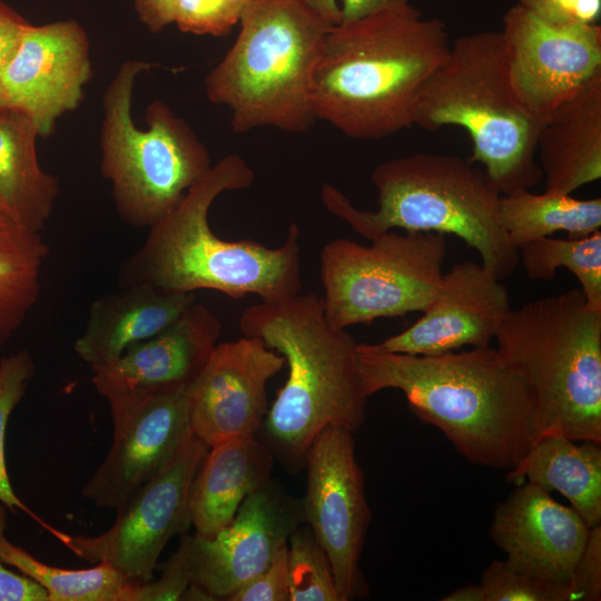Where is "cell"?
I'll return each instance as SVG.
<instances>
[{"mask_svg":"<svg viewBox=\"0 0 601 601\" xmlns=\"http://www.w3.org/2000/svg\"><path fill=\"white\" fill-rule=\"evenodd\" d=\"M357 365L367 397L401 391L410 411L472 464L509 471L540 436L533 391L491 346L410 355L364 343Z\"/></svg>","mask_w":601,"mask_h":601,"instance_id":"obj_1","label":"cell"},{"mask_svg":"<svg viewBox=\"0 0 601 601\" xmlns=\"http://www.w3.org/2000/svg\"><path fill=\"white\" fill-rule=\"evenodd\" d=\"M450 48L446 23L411 3L331 27L312 78L316 119L358 140L413 127L421 93Z\"/></svg>","mask_w":601,"mask_h":601,"instance_id":"obj_2","label":"cell"},{"mask_svg":"<svg viewBox=\"0 0 601 601\" xmlns=\"http://www.w3.org/2000/svg\"><path fill=\"white\" fill-rule=\"evenodd\" d=\"M255 173L237 154L218 160L180 201L149 227L142 245L119 270L120 287L149 285L175 293L211 289L231 298L257 295L279 303L302 290L299 229L290 221L285 243L270 248L214 234L209 209L225 191L249 187Z\"/></svg>","mask_w":601,"mask_h":601,"instance_id":"obj_3","label":"cell"},{"mask_svg":"<svg viewBox=\"0 0 601 601\" xmlns=\"http://www.w3.org/2000/svg\"><path fill=\"white\" fill-rule=\"evenodd\" d=\"M245 336L259 337L285 358L288 375L267 411L264 425L274 444L304 457L327 426L356 432L366 420L367 396L357 342L326 321L322 297L297 294L279 303H258L239 318Z\"/></svg>","mask_w":601,"mask_h":601,"instance_id":"obj_4","label":"cell"},{"mask_svg":"<svg viewBox=\"0 0 601 601\" xmlns=\"http://www.w3.org/2000/svg\"><path fill=\"white\" fill-rule=\"evenodd\" d=\"M371 180L376 210L356 208L335 186L321 190L325 208L371 240L396 228L451 234L475 249L501 280L519 266V249L499 216L500 194L484 170L455 155L420 152L377 165Z\"/></svg>","mask_w":601,"mask_h":601,"instance_id":"obj_5","label":"cell"},{"mask_svg":"<svg viewBox=\"0 0 601 601\" xmlns=\"http://www.w3.org/2000/svg\"><path fill=\"white\" fill-rule=\"evenodd\" d=\"M542 124L518 99L502 32L494 30L463 35L451 42L414 114V126L424 130L463 128L473 146L469 160L484 167L500 195L531 189L543 178L536 160Z\"/></svg>","mask_w":601,"mask_h":601,"instance_id":"obj_6","label":"cell"},{"mask_svg":"<svg viewBox=\"0 0 601 601\" xmlns=\"http://www.w3.org/2000/svg\"><path fill=\"white\" fill-rule=\"evenodd\" d=\"M239 33L208 72L211 104L230 110L234 132L255 128L302 134L317 120L312 78L331 27L299 0H248Z\"/></svg>","mask_w":601,"mask_h":601,"instance_id":"obj_7","label":"cell"},{"mask_svg":"<svg viewBox=\"0 0 601 601\" xmlns=\"http://www.w3.org/2000/svg\"><path fill=\"white\" fill-rule=\"evenodd\" d=\"M494 339L536 397L539 439L601 443V311L580 289L511 308Z\"/></svg>","mask_w":601,"mask_h":601,"instance_id":"obj_8","label":"cell"},{"mask_svg":"<svg viewBox=\"0 0 601 601\" xmlns=\"http://www.w3.org/2000/svg\"><path fill=\"white\" fill-rule=\"evenodd\" d=\"M151 67L126 60L102 95L100 171L111 185L119 217L139 228L168 214L213 166L207 147L162 100L148 105V128L136 126L135 82Z\"/></svg>","mask_w":601,"mask_h":601,"instance_id":"obj_9","label":"cell"},{"mask_svg":"<svg viewBox=\"0 0 601 601\" xmlns=\"http://www.w3.org/2000/svg\"><path fill=\"white\" fill-rule=\"evenodd\" d=\"M445 236L387 230L365 246L347 238L327 243L319 259L323 306L338 329L423 312L443 276Z\"/></svg>","mask_w":601,"mask_h":601,"instance_id":"obj_10","label":"cell"},{"mask_svg":"<svg viewBox=\"0 0 601 601\" xmlns=\"http://www.w3.org/2000/svg\"><path fill=\"white\" fill-rule=\"evenodd\" d=\"M208 449L194 435L162 472L116 511L117 518L108 530L93 536L60 532L57 539L92 564H110L130 583L150 582L168 541L191 525L189 487Z\"/></svg>","mask_w":601,"mask_h":601,"instance_id":"obj_11","label":"cell"},{"mask_svg":"<svg viewBox=\"0 0 601 601\" xmlns=\"http://www.w3.org/2000/svg\"><path fill=\"white\" fill-rule=\"evenodd\" d=\"M114 426L105 459L82 487L98 508L117 511L193 440L186 387L105 397Z\"/></svg>","mask_w":601,"mask_h":601,"instance_id":"obj_12","label":"cell"},{"mask_svg":"<svg viewBox=\"0 0 601 601\" xmlns=\"http://www.w3.org/2000/svg\"><path fill=\"white\" fill-rule=\"evenodd\" d=\"M353 434L327 426L314 437L304 456L306 493L300 501L304 523L329 560L341 601L367 593L358 562L372 513Z\"/></svg>","mask_w":601,"mask_h":601,"instance_id":"obj_13","label":"cell"},{"mask_svg":"<svg viewBox=\"0 0 601 601\" xmlns=\"http://www.w3.org/2000/svg\"><path fill=\"white\" fill-rule=\"evenodd\" d=\"M501 30L513 90L523 107L544 121L601 72V26H553L518 3Z\"/></svg>","mask_w":601,"mask_h":601,"instance_id":"obj_14","label":"cell"},{"mask_svg":"<svg viewBox=\"0 0 601 601\" xmlns=\"http://www.w3.org/2000/svg\"><path fill=\"white\" fill-rule=\"evenodd\" d=\"M92 77L89 38L76 20L29 24L0 80L3 108L26 114L40 137L75 110Z\"/></svg>","mask_w":601,"mask_h":601,"instance_id":"obj_15","label":"cell"},{"mask_svg":"<svg viewBox=\"0 0 601 601\" xmlns=\"http://www.w3.org/2000/svg\"><path fill=\"white\" fill-rule=\"evenodd\" d=\"M303 523L302 502L269 479L245 497L230 523L214 536L190 535L191 583L214 600H228L267 568Z\"/></svg>","mask_w":601,"mask_h":601,"instance_id":"obj_16","label":"cell"},{"mask_svg":"<svg viewBox=\"0 0 601 601\" xmlns=\"http://www.w3.org/2000/svg\"><path fill=\"white\" fill-rule=\"evenodd\" d=\"M285 358L259 338L217 343L199 374L186 387L193 434L208 447L255 436L267 414V382Z\"/></svg>","mask_w":601,"mask_h":601,"instance_id":"obj_17","label":"cell"},{"mask_svg":"<svg viewBox=\"0 0 601 601\" xmlns=\"http://www.w3.org/2000/svg\"><path fill=\"white\" fill-rule=\"evenodd\" d=\"M511 311L506 287L482 263H457L443 274L423 315L375 346L410 355H437L490 346Z\"/></svg>","mask_w":601,"mask_h":601,"instance_id":"obj_18","label":"cell"},{"mask_svg":"<svg viewBox=\"0 0 601 601\" xmlns=\"http://www.w3.org/2000/svg\"><path fill=\"white\" fill-rule=\"evenodd\" d=\"M489 533L513 568L566 585L590 528L573 508L560 504L550 492L524 481L497 504Z\"/></svg>","mask_w":601,"mask_h":601,"instance_id":"obj_19","label":"cell"},{"mask_svg":"<svg viewBox=\"0 0 601 601\" xmlns=\"http://www.w3.org/2000/svg\"><path fill=\"white\" fill-rule=\"evenodd\" d=\"M221 329L215 313L196 300L154 336L91 367L92 384L102 397L187 387L208 361Z\"/></svg>","mask_w":601,"mask_h":601,"instance_id":"obj_20","label":"cell"},{"mask_svg":"<svg viewBox=\"0 0 601 601\" xmlns=\"http://www.w3.org/2000/svg\"><path fill=\"white\" fill-rule=\"evenodd\" d=\"M196 299V293L149 285L120 287L92 302L73 349L91 367L114 361L128 347L164 329Z\"/></svg>","mask_w":601,"mask_h":601,"instance_id":"obj_21","label":"cell"},{"mask_svg":"<svg viewBox=\"0 0 601 601\" xmlns=\"http://www.w3.org/2000/svg\"><path fill=\"white\" fill-rule=\"evenodd\" d=\"M536 156L544 190L572 194L601 177V72L543 121Z\"/></svg>","mask_w":601,"mask_h":601,"instance_id":"obj_22","label":"cell"},{"mask_svg":"<svg viewBox=\"0 0 601 601\" xmlns=\"http://www.w3.org/2000/svg\"><path fill=\"white\" fill-rule=\"evenodd\" d=\"M273 465L272 453L255 436L210 446L189 487L195 534L211 538L228 525L245 497L270 479Z\"/></svg>","mask_w":601,"mask_h":601,"instance_id":"obj_23","label":"cell"},{"mask_svg":"<svg viewBox=\"0 0 601 601\" xmlns=\"http://www.w3.org/2000/svg\"><path fill=\"white\" fill-rule=\"evenodd\" d=\"M581 442L562 435L538 439L506 481L518 485L526 480L561 493L591 529L601 525V443Z\"/></svg>","mask_w":601,"mask_h":601,"instance_id":"obj_24","label":"cell"},{"mask_svg":"<svg viewBox=\"0 0 601 601\" xmlns=\"http://www.w3.org/2000/svg\"><path fill=\"white\" fill-rule=\"evenodd\" d=\"M38 137L26 114L0 110V200L23 225L41 233L58 198L59 181L39 162Z\"/></svg>","mask_w":601,"mask_h":601,"instance_id":"obj_25","label":"cell"},{"mask_svg":"<svg viewBox=\"0 0 601 601\" xmlns=\"http://www.w3.org/2000/svg\"><path fill=\"white\" fill-rule=\"evenodd\" d=\"M49 246L0 200V347L22 326L41 292Z\"/></svg>","mask_w":601,"mask_h":601,"instance_id":"obj_26","label":"cell"},{"mask_svg":"<svg viewBox=\"0 0 601 601\" xmlns=\"http://www.w3.org/2000/svg\"><path fill=\"white\" fill-rule=\"evenodd\" d=\"M500 221L511 243L522 245L565 231L570 238L588 236L601 227V199H578L570 194L519 190L501 195Z\"/></svg>","mask_w":601,"mask_h":601,"instance_id":"obj_27","label":"cell"},{"mask_svg":"<svg viewBox=\"0 0 601 601\" xmlns=\"http://www.w3.org/2000/svg\"><path fill=\"white\" fill-rule=\"evenodd\" d=\"M0 560L39 582L49 601H120L130 583L108 563L88 569H65L47 564L6 536L0 542Z\"/></svg>","mask_w":601,"mask_h":601,"instance_id":"obj_28","label":"cell"},{"mask_svg":"<svg viewBox=\"0 0 601 601\" xmlns=\"http://www.w3.org/2000/svg\"><path fill=\"white\" fill-rule=\"evenodd\" d=\"M519 263L530 278L541 280H551L558 268H566L587 304L601 311V230L580 238L534 239L519 248Z\"/></svg>","mask_w":601,"mask_h":601,"instance_id":"obj_29","label":"cell"},{"mask_svg":"<svg viewBox=\"0 0 601 601\" xmlns=\"http://www.w3.org/2000/svg\"><path fill=\"white\" fill-rule=\"evenodd\" d=\"M289 601H341L329 560L307 526L287 540Z\"/></svg>","mask_w":601,"mask_h":601,"instance_id":"obj_30","label":"cell"},{"mask_svg":"<svg viewBox=\"0 0 601 601\" xmlns=\"http://www.w3.org/2000/svg\"><path fill=\"white\" fill-rule=\"evenodd\" d=\"M35 370V361L28 349H19L0 357V502L11 511H22L57 538L60 531L46 523L16 494L6 461L7 424L14 407L22 400Z\"/></svg>","mask_w":601,"mask_h":601,"instance_id":"obj_31","label":"cell"},{"mask_svg":"<svg viewBox=\"0 0 601 601\" xmlns=\"http://www.w3.org/2000/svg\"><path fill=\"white\" fill-rule=\"evenodd\" d=\"M484 601H569L566 585L546 582L493 560L482 573Z\"/></svg>","mask_w":601,"mask_h":601,"instance_id":"obj_32","label":"cell"},{"mask_svg":"<svg viewBox=\"0 0 601 601\" xmlns=\"http://www.w3.org/2000/svg\"><path fill=\"white\" fill-rule=\"evenodd\" d=\"M248 0H177L174 20L185 33L224 37L239 23Z\"/></svg>","mask_w":601,"mask_h":601,"instance_id":"obj_33","label":"cell"},{"mask_svg":"<svg viewBox=\"0 0 601 601\" xmlns=\"http://www.w3.org/2000/svg\"><path fill=\"white\" fill-rule=\"evenodd\" d=\"M190 534H181L176 552L167 560L157 581L144 584L128 583L120 595V601H177L191 584L189 561Z\"/></svg>","mask_w":601,"mask_h":601,"instance_id":"obj_34","label":"cell"},{"mask_svg":"<svg viewBox=\"0 0 601 601\" xmlns=\"http://www.w3.org/2000/svg\"><path fill=\"white\" fill-rule=\"evenodd\" d=\"M518 4L553 26L595 24L601 16V0H518Z\"/></svg>","mask_w":601,"mask_h":601,"instance_id":"obj_35","label":"cell"},{"mask_svg":"<svg viewBox=\"0 0 601 601\" xmlns=\"http://www.w3.org/2000/svg\"><path fill=\"white\" fill-rule=\"evenodd\" d=\"M569 601L601 599V525L590 529L585 546L566 584Z\"/></svg>","mask_w":601,"mask_h":601,"instance_id":"obj_36","label":"cell"},{"mask_svg":"<svg viewBox=\"0 0 601 601\" xmlns=\"http://www.w3.org/2000/svg\"><path fill=\"white\" fill-rule=\"evenodd\" d=\"M229 601H289L287 544L257 575L246 582Z\"/></svg>","mask_w":601,"mask_h":601,"instance_id":"obj_37","label":"cell"},{"mask_svg":"<svg viewBox=\"0 0 601 601\" xmlns=\"http://www.w3.org/2000/svg\"><path fill=\"white\" fill-rule=\"evenodd\" d=\"M29 24L21 14L0 0V80ZM4 108L0 98V110Z\"/></svg>","mask_w":601,"mask_h":601,"instance_id":"obj_38","label":"cell"},{"mask_svg":"<svg viewBox=\"0 0 601 601\" xmlns=\"http://www.w3.org/2000/svg\"><path fill=\"white\" fill-rule=\"evenodd\" d=\"M0 601H49V594L39 582L8 570L0 560Z\"/></svg>","mask_w":601,"mask_h":601,"instance_id":"obj_39","label":"cell"},{"mask_svg":"<svg viewBox=\"0 0 601 601\" xmlns=\"http://www.w3.org/2000/svg\"><path fill=\"white\" fill-rule=\"evenodd\" d=\"M177 0H134L136 12L145 27L158 33L173 23Z\"/></svg>","mask_w":601,"mask_h":601,"instance_id":"obj_40","label":"cell"},{"mask_svg":"<svg viewBox=\"0 0 601 601\" xmlns=\"http://www.w3.org/2000/svg\"><path fill=\"white\" fill-rule=\"evenodd\" d=\"M411 0H341V22L410 4Z\"/></svg>","mask_w":601,"mask_h":601,"instance_id":"obj_41","label":"cell"},{"mask_svg":"<svg viewBox=\"0 0 601 601\" xmlns=\"http://www.w3.org/2000/svg\"><path fill=\"white\" fill-rule=\"evenodd\" d=\"M329 26L341 22V6L337 0H299Z\"/></svg>","mask_w":601,"mask_h":601,"instance_id":"obj_42","label":"cell"},{"mask_svg":"<svg viewBox=\"0 0 601 601\" xmlns=\"http://www.w3.org/2000/svg\"><path fill=\"white\" fill-rule=\"evenodd\" d=\"M442 601H484V594L480 584H465L460 587L444 598Z\"/></svg>","mask_w":601,"mask_h":601,"instance_id":"obj_43","label":"cell"},{"mask_svg":"<svg viewBox=\"0 0 601 601\" xmlns=\"http://www.w3.org/2000/svg\"><path fill=\"white\" fill-rule=\"evenodd\" d=\"M7 528V506L0 502V542L4 538Z\"/></svg>","mask_w":601,"mask_h":601,"instance_id":"obj_44","label":"cell"}]
</instances>
